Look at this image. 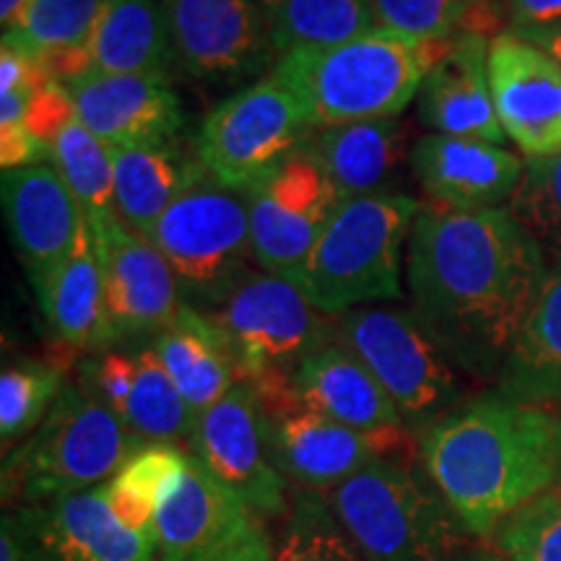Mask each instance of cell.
I'll use <instances>...</instances> for the list:
<instances>
[{"instance_id":"11","label":"cell","mask_w":561,"mask_h":561,"mask_svg":"<svg viewBox=\"0 0 561 561\" xmlns=\"http://www.w3.org/2000/svg\"><path fill=\"white\" fill-rule=\"evenodd\" d=\"M312 133L305 104L278 79H261L203 117L198 159L210 178L248 195Z\"/></svg>"},{"instance_id":"30","label":"cell","mask_w":561,"mask_h":561,"mask_svg":"<svg viewBox=\"0 0 561 561\" xmlns=\"http://www.w3.org/2000/svg\"><path fill=\"white\" fill-rule=\"evenodd\" d=\"M278 58L377 32L369 0H261Z\"/></svg>"},{"instance_id":"3","label":"cell","mask_w":561,"mask_h":561,"mask_svg":"<svg viewBox=\"0 0 561 561\" xmlns=\"http://www.w3.org/2000/svg\"><path fill=\"white\" fill-rule=\"evenodd\" d=\"M322 496L364 561H455L473 536L421 460L371 462Z\"/></svg>"},{"instance_id":"17","label":"cell","mask_w":561,"mask_h":561,"mask_svg":"<svg viewBox=\"0 0 561 561\" xmlns=\"http://www.w3.org/2000/svg\"><path fill=\"white\" fill-rule=\"evenodd\" d=\"M489 76L496 115L528 159L561 157V66L536 45L504 32L491 39Z\"/></svg>"},{"instance_id":"15","label":"cell","mask_w":561,"mask_h":561,"mask_svg":"<svg viewBox=\"0 0 561 561\" xmlns=\"http://www.w3.org/2000/svg\"><path fill=\"white\" fill-rule=\"evenodd\" d=\"M191 453L257 517H286V479L271 458L265 413L250 382L240 380L219 403L201 413Z\"/></svg>"},{"instance_id":"20","label":"cell","mask_w":561,"mask_h":561,"mask_svg":"<svg viewBox=\"0 0 561 561\" xmlns=\"http://www.w3.org/2000/svg\"><path fill=\"white\" fill-rule=\"evenodd\" d=\"M76 117L110 149L178 140L182 107L170 76L94 73L68 83Z\"/></svg>"},{"instance_id":"25","label":"cell","mask_w":561,"mask_h":561,"mask_svg":"<svg viewBox=\"0 0 561 561\" xmlns=\"http://www.w3.org/2000/svg\"><path fill=\"white\" fill-rule=\"evenodd\" d=\"M37 297L47 325L68 351L100 354L117 346L107 318L100 250L87 219L81 221L79 237L66 261Z\"/></svg>"},{"instance_id":"45","label":"cell","mask_w":561,"mask_h":561,"mask_svg":"<svg viewBox=\"0 0 561 561\" xmlns=\"http://www.w3.org/2000/svg\"><path fill=\"white\" fill-rule=\"evenodd\" d=\"M512 34L525 42H530V45H536L538 50H543L549 58H553L561 66V24L546 26V30H528V32H512Z\"/></svg>"},{"instance_id":"41","label":"cell","mask_w":561,"mask_h":561,"mask_svg":"<svg viewBox=\"0 0 561 561\" xmlns=\"http://www.w3.org/2000/svg\"><path fill=\"white\" fill-rule=\"evenodd\" d=\"M45 157H50V149L26 128V123L0 125V164H3V172L45 164L42 161Z\"/></svg>"},{"instance_id":"36","label":"cell","mask_w":561,"mask_h":561,"mask_svg":"<svg viewBox=\"0 0 561 561\" xmlns=\"http://www.w3.org/2000/svg\"><path fill=\"white\" fill-rule=\"evenodd\" d=\"M504 208L538 244L549 268H561V157L525 161L520 185Z\"/></svg>"},{"instance_id":"50","label":"cell","mask_w":561,"mask_h":561,"mask_svg":"<svg viewBox=\"0 0 561 561\" xmlns=\"http://www.w3.org/2000/svg\"><path fill=\"white\" fill-rule=\"evenodd\" d=\"M559 483H561V481H559Z\"/></svg>"},{"instance_id":"7","label":"cell","mask_w":561,"mask_h":561,"mask_svg":"<svg viewBox=\"0 0 561 561\" xmlns=\"http://www.w3.org/2000/svg\"><path fill=\"white\" fill-rule=\"evenodd\" d=\"M335 333L377 377L416 439L466 403V369L413 307H359L335 318Z\"/></svg>"},{"instance_id":"38","label":"cell","mask_w":561,"mask_h":561,"mask_svg":"<svg viewBox=\"0 0 561 561\" xmlns=\"http://www.w3.org/2000/svg\"><path fill=\"white\" fill-rule=\"evenodd\" d=\"M491 543L510 561H561V483L512 512Z\"/></svg>"},{"instance_id":"4","label":"cell","mask_w":561,"mask_h":561,"mask_svg":"<svg viewBox=\"0 0 561 561\" xmlns=\"http://www.w3.org/2000/svg\"><path fill=\"white\" fill-rule=\"evenodd\" d=\"M419 210L421 203L405 193H375L339 203L297 286L331 318L401 301L405 250Z\"/></svg>"},{"instance_id":"18","label":"cell","mask_w":561,"mask_h":561,"mask_svg":"<svg viewBox=\"0 0 561 561\" xmlns=\"http://www.w3.org/2000/svg\"><path fill=\"white\" fill-rule=\"evenodd\" d=\"M34 561H159V546L117 520L102 486L13 507Z\"/></svg>"},{"instance_id":"8","label":"cell","mask_w":561,"mask_h":561,"mask_svg":"<svg viewBox=\"0 0 561 561\" xmlns=\"http://www.w3.org/2000/svg\"><path fill=\"white\" fill-rule=\"evenodd\" d=\"M146 240L170 263L182 301L198 312H214L250 271L248 195L203 172L161 214Z\"/></svg>"},{"instance_id":"12","label":"cell","mask_w":561,"mask_h":561,"mask_svg":"<svg viewBox=\"0 0 561 561\" xmlns=\"http://www.w3.org/2000/svg\"><path fill=\"white\" fill-rule=\"evenodd\" d=\"M333 182L305 149L248 193L252 261L297 284L307 257L339 208Z\"/></svg>"},{"instance_id":"32","label":"cell","mask_w":561,"mask_h":561,"mask_svg":"<svg viewBox=\"0 0 561 561\" xmlns=\"http://www.w3.org/2000/svg\"><path fill=\"white\" fill-rule=\"evenodd\" d=\"M187 455L191 453L180 450L178 445H164V442L140 447L117 476L104 483V494L117 520L157 541L159 504L185 471Z\"/></svg>"},{"instance_id":"24","label":"cell","mask_w":561,"mask_h":561,"mask_svg":"<svg viewBox=\"0 0 561 561\" xmlns=\"http://www.w3.org/2000/svg\"><path fill=\"white\" fill-rule=\"evenodd\" d=\"M291 390L301 409L351 430L377 432L403 426L401 413L377 377L339 341L318 348L294 367Z\"/></svg>"},{"instance_id":"10","label":"cell","mask_w":561,"mask_h":561,"mask_svg":"<svg viewBox=\"0 0 561 561\" xmlns=\"http://www.w3.org/2000/svg\"><path fill=\"white\" fill-rule=\"evenodd\" d=\"M208 318L227 335L237 377L261 382L291 375L301 359L339 341L335 318L320 312L289 278L248 271Z\"/></svg>"},{"instance_id":"37","label":"cell","mask_w":561,"mask_h":561,"mask_svg":"<svg viewBox=\"0 0 561 561\" xmlns=\"http://www.w3.org/2000/svg\"><path fill=\"white\" fill-rule=\"evenodd\" d=\"M276 561H364L320 491H297L286 512Z\"/></svg>"},{"instance_id":"19","label":"cell","mask_w":561,"mask_h":561,"mask_svg":"<svg viewBox=\"0 0 561 561\" xmlns=\"http://www.w3.org/2000/svg\"><path fill=\"white\" fill-rule=\"evenodd\" d=\"M0 195L13 248L39 291L73 248L83 210L53 164L3 172Z\"/></svg>"},{"instance_id":"22","label":"cell","mask_w":561,"mask_h":561,"mask_svg":"<svg viewBox=\"0 0 561 561\" xmlns=\"http://www.w3.org/2000/svg\"><path fill=\"white\" fill-rule=\"evenodd\" d=\"M489 50V37L453 34L450 50L424 76L416 94V117L424 128L496 146L507 140L491 91Z\"/></svg>"},{"instance_id":"42","label":"cell","mask_w":561,"mask_h":561,"mask_svg":"<svg viewBox=\"0 0 561 561\" xmlns=\"http://www.w3.org/2000/svg\"><path fill=\"white\" fill-rule=\"evenodd\" d=\"M45 81H50V76L45 73L37 58L13 47H0V94L16 89H39Z\"/></svg>"},{"instance_id":"43","label":"cell","mask_w":561,"mask_h":561,"mask_svg":"<svg viewBox=\"0 0 561 561\" xmlns=\"http://www.w3.org/2000/svg\"><path fill=\"white\" fill-rule=\"evenodd\" d=\"M510 32L546 30L561 24V0H507Z\"/></svg>"},{"instance_id":"14","label":"cell","mask_w":561,"mask_h":561,"mask_svg":"<svg viewBox=\"0 0 561 561\" xmlns=\"http://www.w3.org/2000/svg\"><path fill=\"white\" fill-rule=\"evenodd\" d=\"M178 66L210 87H250L276 68L261 0H167Z\"/></svg>"},{"instance_id":"48","label":"cell","mask_w":561,"mask_h":561,"mask_svg":"<svg viewBox=\"0 0 561 561\" xmlns=\"http://www.w3.org/2000/svg\"><path fill=\"white\" fill-rule=\"evenodd\" d=\"M455 561H510V559L496 557V553H466V557H460Z\"/></svg>"},{"instance_id":"9","label":"cell","mask_w":561,"mask_h":561,"mask_svg":"<svg viewBox=\"0 0 561 561\" xmlns=\"http://www.w3.org/2000/svg\"><path fill=\"white\" fill-rule=\"evenodd\" d=\"M257 401L265 413L271 458L286 481L305 491H331L380 460H419V439L405 426L362 432L301 409L291 377L265 382Z\"/></svg>"},{"instance_id":"47","label":"cell","mask_w":561,"mask_h":561,"mask_svg":"<svg viewBox=\"0 0 561 561\" xmlns=\"http://www.w3.org/2000/svg\"><path fill=\"white\" fill-rule=\"evenodd\" d=\"M237 561H276V553H273V546H265V549L252 551V553H248V557H242Z\"/></svg>"},{"instance_id":"13","label":"cell","mask_w":561,"mask_h":561,"mask_svg":"<svg viewBox=\"0 0 561 561\" xmlns=\"http://www.w3.org/2000/svg\"><path fill=\"white\" fill-rule=\"evenodd\" d=\"M159 561H237L271 546L257 517L191 453L157 512Z\"/></svg>"},{"instance_id":"2","label":"cell","mask_w":561,"mask_h":561,"mask_svg":"<svg viewBox=\"0 0 561 561\" xmlns=\"http://www.w3.org/2000/svg\"><path fill=\"white\" fill-rule=\"evenodd\" d=\"M419 460L462 525L491 538L512 512L561 481V416L491 392L421 434Z\"/></svg>"},{"instance_id":"29","label":"cell","mask_w":561,"mask_h":561,"mask_svg":"<svg viewBox=\"0 0 561 561\" xmlns=\"http://www.w3.org/2000/svg\"><path fill=\"white\" fill-rule=\"evenodd\" d=\"M515 403H561V268H551L504 362L496 390Z\"/></svg>"},{"instance_id":"16","label":"cell","mask_w":561,"mask_h":561,"mask_svg":"<svg viewBox=\"0 0 561 561\" xmlns=\"http://www.w3.org/2000/svg\"><path fill=\"white\" fill-rule=\"evenodd\" d=\"M89 227L100 250L104 299L115 343H151L185 305L174 271L167 257L121 216Z\"/></svg>"},{"instance_id":"31","label":"cell","mask_w":561,"mask_h":561,"mask_svg":"<svg viewBox=\"0 0 561 561\" xmlns=\"http://www.w3.org/2000/svg\"><path fill=\"white\" fill-rule=\"evenodd\" d=\"M133 356H136V375L121 413L123 424L149 445L191 442L198 413L182 398L157 348L151 343L133 346Z\"/></svg>"},{"instance_id":"23","label":"cell","mask_w":561,"mask_h":561,"mask_svg":"<svg viewBox=\"0 0 561 561\" xmlns=\"http://www.w3.org/2000/svg\"><path fill=\"white\" fill-rule=\"evenodd\" d=\"M325 170L339 201L375 193H396L392 182L411 167V128L401 117H375L331 128H312L305 144Z\"/></svg>"},{"instance_id":"44","label":"cell","mask_w":561,"mask_h":561,"mask_svg":"<svg viewBox=\"0 0 561 561\" xmlns=\"http://www.w3.org/2000/svg\"><path fill=\"white\" fill-rule=\"evenodd\" d=\"M0 561H34L13 510L5 512L0 525Z\"/></svg>"},{"instance_id":"34","label":"cell","mask_w":561,"mask_h":561,"mask_svg":"<svg viewBox=\"0 0 561 561\" xmlns=\"http://www.w3.org/2000/svg\"><path fill=\"white\" fill-rule=\"evenodd\" d=\"M70 359H30L3 367L0 375V439L3 453L16 450L45 421L68 385Z\"/></svg>"},{"instance_id":"28","label":"cell","mask_w":561,"mask_h":561,"mask_svg":"<svg viewBox=\"0 0 561 561\" xmlns=\"http://www.w3.org/2000/svg\"><path fill=\"white\" fill-rule=\"evenodd\" d=\"M117 216L140 237L206 172L201 159H187L178 140L112 149Z\"/></svg>"},{"instance_id":"33","label":"cell","mask_w":561,"mask_h":561,"mask_svg":"<svg viewBox=\"0 0 561 561\" xmlns=\"http://www.w3.org/2000/svg\"><path fill=\"white\" fill-rule=\"evenodd\" d=\"M53 167L83 210L89 224L117 216L115 206V164L112 149L73 117L50 149Z\"/></svg>"},{"instance_id":"5","label":"cell","mask_w":561,"mask_h":561,"mask_svg":"<svg viewBox=\"0 0 561 561\" xmlns=\"http://www.w3.org/2000/svg\"><path fill=\"white\" fill-rule=\"evenodd\" d=\"M123 419L83 385L68 382L45 421L3 460V502H60L102 483L146 447Z\"/></svg>"},{"instance_id":"6","label":"cell","mask_w":561,"mask_h":561,"mask_svg":"<svg viewBox=\"0 0 561 561\" xmlns=\"http://www.w3.org/2000/svg\"><path fill=\"white\" fill-rule=\"evenodd\" d=\"M273 79L289 87L312 128L396 117L416 100L426 76L421 42L371 32L335 47L280 55Z\"/></svg>"},{"instance_id":"21","label":"cell","mask_w":561,"mask_h":561,"mask_svg":"<svg viewBox=\"0 0 561 561\" xmlns=\"http://www.w3.org/2000/svg\"><path fill=\"white\" fill-rule=\"evenodd\" d=\"M525 161L476 138L430 133L411 149V172L434 206L453 210L504 208L520 185Z\"/></svg>"},{"instance_id":"26","label":"cell","mask_w":561,"mask_h":561,"mask_svg":"<svg viewBox=\"0 0 561 561\" xmlns=\"http://www.w3.org/2000/svg\"><path fill=\"white\" fill-rule=\"evenodd\" d=\"M151 346L198 416L240 382L227 335L206 312L193 307L182 305L178 318L151 341Z\"/></svg>"},{"instance_id":"35","label":"cell","mask_w":561,"mask_h":561,"mask_svg":"<svg viewBox=\"0 0 561 561\" xmlns=\"http://www.w3.org/2000/svg\"><path fill=\"white\" fill-rule=\"evenodd\" d=\"M107 0H26L3 26V45L32 58L87 45Z\"/></svg>"},{"instance_id":"49","label":"cell","mask_w":561,"mask_h":561,"mask_svg":"<svg viewBox=\"0 0 561 561\" xmlns=\"http://www.w3.org/2000/svg\"><path fill=\"white\" fill-rule=\"evenodd\" d=\"M553 411H557V413H559V416H561V403H559V405H557V409H553Z\"/></svg>"},{"instance_id":"27","label":"cell","mask_w":561,"mask_h":561,"mask_svg":"<svg viewBox=\"0 0 561 561\" xmlns=\"http://www.w3.org/2000/svg\"><path fill=\"white\" fill-rule=\"evenodd\" d=\"M89 53L100 73L167 76L178 62L167 0H107Z\"/></svg>"},{"instance_id":"46","label":"cell","mask_w":561,"mask_h":561,"mask_svg":"<svg viewBox=\"0 0 561 561\" xmlns=\"http://www.w3.org/2000/svg\"><path fill=\"white\" fill-rule=\"evenodd\" d=\"M26 0H0V21H3V26L9 24V21H13V16L24 9Z\"/></svg>"},{"instance_id":"40","label":"cell","mask_w":561,"mask_h":561,"mask_svg":"<svg viewBox=\"0 0 561 561\" xmlns=\"http://www.w3.org/2000/svg\"><path fill=\"white\" fill-rule=\"evenodd\" d=\"M76 117V107L70 102L68 89L50 79L47 83L34 91L30 112H26V128L37 136L47 149H53L55 138L60 136V130Z\"/></svg>"},{"instance_id":"1","label":"cell","mask_w":561,"mask_h":561,"mask_svg":"<svg viewBox=\"0 0 561 561\" xmlns=\"http://www.w3.org/2000/svg\"><path fill=\"white\" fill-rule=\"evenodd\" d=\"M549 263L507 208L426 203L405 250L411 307L471 380H500Z\"/></svg>"},{"instance_id":"39","label":"cell","mask_w":561,"mask_h":561,"mask_svg":"<svg viewBox=\"0 0 561 561\" xmlns=\"http://www.w3.org/2000/svg\"><path fill=\"white\" fill-rule=\"evenodd\" d=\"M377 30L403 39H439L458 32L479 0H369Z\"/></svg>"}]
</instances>
